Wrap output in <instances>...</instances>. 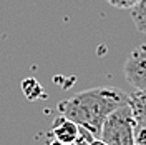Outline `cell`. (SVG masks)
<instances>
[{"label":"cell","instance_id":"6da1fadb","mask_svg":"<svg viewBox=\"0 0 146 145\" xmlns=\"http://www.w3.org/2000/svg\"><path fill=\"white\" fill-rule=\"evenodd\" d=\"M128 102L129 95L116 87H95L62 100L56 109L95 137H100L106 118Z\"/></svg>","mask_w":146,"mask_h":145},{"label":"cell","instance_id":"7a4b0ae2","mask_svg":"<svg viewBox=\"0 0 146 145\" xmlns=\"http://www.w3.org/2000/svg\"><path fill=\"white\" fill-rule=\"evenodd\" d=\"M136 118L128 102L106 118L100 137L108 145H136Z\"/></svg>","mask_w":146,"mask_h":145},{"label":"cell","instance_id":"3957f363","mask_svg":"<svg viewBox=\"0 0 146 145\" xmlns=\"http://www.w3.org/2000/svg\"><path fill=\"white\" fill-rule=\"evenodd\" d=\"M125 77L136 90H146V44L138 45L128 55Z\"/></svg>","mask_w":146,"mask_h":145},{"label":"cell","instance_id":"277c9868","mask_svg":"<svg viewBox=\"0 0 146 145\" xmlns=\"http://www.w3.org/2000/svg\"><path fill=\"white\" fill-rule=\"evenodd\" d=\"M83 127H80L76 122H73L72 118L65 117V115H58L52 124V137L62 140L65 144H76L78 138L82 137Z\"/></svg>","mask_w":146,"mask_h":145},{"label":"cell","instance_id":"5b68a950","mask_svg":"<svg viewBox=\"0 0 146 145\" xmlns=\"http://www.w3.org/2000/svg\"><path fill=\"white\" fill-rule=\"evenodd\" d=\"M129 105L138 125H146V90H136L129 95Z\"/></svg>","mask_w":146,"mask_h":145},{"label":"cell","instance_id":"8992f818","mask_svg":"<svg viewBox=\"0 0 146 145\" xmlns=\"http://www.w3.org/2000/svg\"><path fill=\"white\" fill-rule=\"evenodd\" d=\"M131 18L138 32L146 35V0H141L135 9H131Z\"/></svg>","mask_w":146,"mask_h":145},{"label":"cell","instance_id":"52a82bcc","mask_svg":"<svg viewBox=\"0 0 146 145\" xmlns=\"http://www.w3.org/2000/svg\"><path fill=\"white\" fill-rule=\"evenodd\" d=\"M22 90H23V93H25L30 100H35V99L40 97L42 87H40V83H38L35 79H27V80L22 82Z\"/></svg>","mask_w":146,"mask_h":145},{"label":"cell","instance_id":"ba28073f","mask_svg":"<svg viewBox=\"0 0 146 145\" xmlns=\"http://www.w3.org/2000/svg\"><path fill=\"white\" fill-rule=\"evenodd\" d=\"M141 0H106V3H110L115 9H123V10H131L135 9Z\"/></svg>","mask_w":146,"mask_h":145},{"label":"cell","instance_id":"9c48e42d","mask_svg":"<svg viewBox=\"0 0 146 145\" xmlns=\"http://www.w3.org/2000/svg\"><path fill=\"white\" fill-rule=\"evenodd\" d=\"M136 145H146V125L136 127Z\"/></svg>","mask_w":146,"mask_h":145},{"label":"cell","instance_id":"30bf717a","mask_svg":"<svg viewBox=\"0 0 146 145\" xmlns=\"http://www.w3.org/2000/svg\"><path fill=\"white\" fill-rule=\"evenodd\" d=\"M88 145H108V144H106L101 137H93L90 142H88Z\"/></svg>","mask_w":146,"mask_h":145}]
</instances>
